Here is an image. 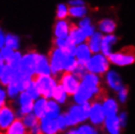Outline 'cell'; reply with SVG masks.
I'll use <instances>...</instances> for the list:
<instances>
[{
    "instance_id": "6da1fadb",
    "label": "cell",
    "mask_w": 135,
    "mask_h": 134,
    "mask_svg": "<svg viewBox=\"0 0 135 134\" xmlns=\"http://www.w3.org/2000/svg\"><path fill=\"white\" fill-rule=\"evenodd\" d=\"M91 104L87 102L82 105H73L70 107L69 111L65 113L67 119L68 126L69 125H76L81 121L87 119L90 116Z\"/></svg>"
},
{
    "instance_id": "7a4b0ae2",
    "label": "cell",
    "mask_w": 135,
    "mask_h": 134,
    "mask_svg": "<svg viewBox=\"0 0 135 134\" xmlns=\"http://www.w3.org/2000/svg\"><path fill=\"white\" fill-rule=\"evenodd\" d=\"M32 80L36 83L38 91L43 98L53 97L55 88L57 87V82L54 77L51 75H40V74H34L32 76Z\"/></svg>"
},
{
    "instance_id": "3957f363",
    "label": "cell",
    "mask_w": 135,
    "mask_h": 134,
    "mask_svg": "<svg viewBox=\"0 0 135 134\" xmlns=\"http://www.w3.org/2000/svg\"><path fill=\"white\" fill-rule=\"evenodd\" d=\"M68 57L69 56L60 48L53 47L50 50L48 58L50 62L51 71L55 76L58 74L62 75V74L65 71V64H66Z\"/></svg>"
},
{
    "instance_id": "277c9868",
    "label": "cell",
    "mask_w": 135,
    "mask_h": 134,
    "mask_svg": "<svg viewBox=\"0 0 135 134\" xmlns=\"http://www.w3.org/2000/svg\"><path fill=\"white\" fill-rule=\"evenodd\" d=\"M110 63L117 66H128L135 62V48L133 46H126L118 52L112 53L108 57Z\"/></svg>"
},
{
    "instance_id": "5b68a950",
    "label": "cell",
    "mask_w": 135,
    "mask_h": 134,
    "mask_svg": "<svg viewBox=\"0 0 135 134\" xmlns=\"http://www.w3.org/2000/svg\"><path fill=\"white\" fill-rule=\"evenodd\" d=\"M109 64L110 61L108 57H106L102 53L94 54L86 64V69L88 73H92L95 74H104L109 71Z\"/></svg>"
},
{
    "instance_id": "8992f818",
    "label": "cell",
    "mask_w": 135,
    "mask_h": 134,
    "mask_svg": "<svg viewBox=\"0 0 135 134\" xmlns=\"http://www.w3.org/2000/svg\"><path fill=\"white\" fill-rule=\"evenodd\" d=\"M81 81L73 73L64 71L59 78V84L64 87L68 95H74L80 86Z\"/></svg>"
},
{
    "instance_id": "52a82bcc",
    "label": "cell",
    "mask_w": 135,
    "mask_h": 134,
    "mask_svg": "<svg viewBox=\"0 0 135 134\" xmlns=\"http://www.w3.org/2000/svg\"><path fill=\"white\" fill-rule=\"evenodd\" d=\"M37 57H38V53L35 51H30L25 54L21 62L20 71L27 75L33 76L36 74Z\"/></svg>"
},
{
    "instance_id": "ba28073f",
    "label": "cell",
    "mask_w": 135,
    "mask_h": 134,
    "mask_svg": "<svg viewBox=\"0 0 135 134\" xmlns=\"http://www.w3.org/2000/svg\"><path fill=\"white\" fill-rule=\"evenodd\" d=\"M98 93H99L98 91L92 89L91 87H89V86H87V85H85V84H83L81 82L78 92L74 95V101L78 105H82L84 104V103H87L88 101L90 100L93 96L95 97Z\"/></svg>"
},
{
    "instance_id": "9c48e42d",
    "label": "cell",
    "mask_w": 135,
    "mask_h": 134,
    "mask_svg": "<svg viewBox=\"0 0 135 134\" xmlns=\"http://www.w3.org/2000/svg\"><path fill=\"white\" fill-rule=\"evenodd\" d=\"M90 121L95 125H101L105 121L106 117V112L104 110L103 104L100 102H92L91 110H90Z\"/></svg>"
},
{
    "instance_id": "30bf717a",
    "label": "cell",
    "mask_w": 135,
    "mask_h": 134,
    "mask_svg": "<svg viewBox=\"0 0 135 134\" xmlns=\"http://www.w3.org/2000/svg\"><path fill=\"white\" fill-rule=\"evenodd\" d=\"M17 117H15V113H14L13 109L9 106H3L1 107L0 110V126H1V130L4 131L13 123L14 121Z\"/></svg>"
},
{
    "instance_id": "8fae6325",
    "label": "cell",
    "mask_w": 135,
    "mask_h": 134,
    "mask_svg": "<svg viewBox=\"0 0 135 134\" xmlns=\"http://www.w3.org/2000/svg\"><path fill=\"white\" fill-rule=\"evenodd\" d=\"M33 99L30 96V94L27 91L21 92L19 102H20V116L24 117L27 114H31V112L33 110Z\"/></svg>"
},
{
    "instance_id": "7c38bea8",
    "label": "cell",
    "mask_w": 135,
    "mask_h": 134,
    "mask_svg": "<svg viewBox=\"0 0 135 134\" xmlns=\"http://www.w3.org/2000/svg\"><path fill=\"white\" fill-rule=\"evenodd\" d=\"M17 71L6 63H0V81L3 86H8L13 81Z\"/></svg>"
},
{
    "instance_id": "4fadbf2b",
    "label": "cell",
    "mask_w": 135,
    "mask_h": 134,
    "mask_svg": "<svg viewBox=\"0 0 135 134\" xmlns=\"http://www.w3.org/2000/svg\"><path fill=\"white\" fill-rule=\"evenodd\" d=\"M71 26L70 23L66 20H57L53 27L54 35L57 38H64L67 39L70 35Z\"/></svg>"
},
{
    "instance_id": "5bb4252c",
    "label": "cell",
    "mask_w": 135,
    "mask_h": 134,
    "mask_svg": "<svg viewBox=\"0 0 135 134\" xmlns=\"http://www.w3.org/2000/svg\"><path fill=\"white\" fill-rule=\"evenodd\" d=\"M104 126L110 134H120V121L117 114H109L106 117L104 121Z\"/></svg>"
},
{
    "instance_id": "9a60e30c",
    "label": "cell",
    "mask_w": 135,
    "mask_h": 134,
    "mask_svg": "<svg viewBox=\"0 0 135 134\" xmlns=\"http://www.w3.org/2000/svg\"><path fill=\"white\" fill-rule=\"evenodd\" d=\"M91 50L88 46L87 42L78 45L75 58H76V60L79 64L86 65L88 63V61L91 59Z\"/></svg>"
},
{
    "instance_id": "2e32d148",
    "label": "cell",
    "mask_w": 135,
    "mask_h": 134,
    "mask_svg": "<svg viewBox=\"0 0 135 134\" xmlns=\"http://www.w3.org/2000/svg\"><path fill=\"white\" fill-rule=\"evenodd\" d=\"M50 74H52V71H51L49 58L42 55V54H38L36 65V74H35L50 75Z\"/></svg>"
},
{
    "instance_id": "e0dca14e",
    "label": "cell",
    "mask_w": 135,
    "mask_h": 134,
    "mask_svg": "<svg viewBox=\"0 0 135 134\" xmlns=\"http://www.w3.org/2000/svg\"><path fill=\"white\" fill-rule=\"evenodd\" d=\"M106 81L109 86L115 91H119L124 87L122 84V78L115 70H109L106 74Z\"/></svg>"
},
{
    "instance_id": "ac0fdd59",
    "label": "cell",
    "mask_w": 135,
    "mask_h": 134,
    "mask_svg": "<svg viewBox=\"0 0 135 134\" xmlns=\"http://www.w3.org/2000/svg\"><path fill=\"white\" fill-rule=\"evenodd\" d=\"M41 131L43 134H57L59 130V126L57 123V119H52L49 117H43L40 121Z\"/></svg>"
},
{
    "instance_id": "d6986e66",
    "label": "cell",
    "mask_w": 135,
    "mask_h": 134,
    "mask_svg": "<svg viewBox=\"0 0 135 134\" xmlns=\"http://www.w3.org/2000/svg\"><path fill=\"white\" fill-rule=\"evenodd\" d=\"M71 42H74L75 45H79V44L84 43L88 38L85 35L84 31L82 28L79 27H75L74 25H71V31H70V35L68 37Z\"/></svg>"
},
{
    "instance_id": "ffe728a7",
    "label": "cell",
    "mask_w": 135,
    "mask_h": 134,
    "mask_svg": "<svg viewBox=\"0 0 135 134\" xmlns=\"http://www.w3.org/2000/svg\"><path fill=\"white\" fill-rule=\"evenodd\" d=\"M103 37H104V35L102 34V32L96 31L92 36H90L87 39V44L90 48V50H91V53L98 54L101 51Z\"/></svg>"
},
{
    "instance_id": "44dd1931",
    "label": "cell",
    "mask_w": 135,
    "mask_h": 134,
    "mask_svg": "<svg viewBox=\"0 0 135 134\" xmlns=\"http://www.w3.org/2000/svg\"><path fill=\"white\" fill-rule=\"evenodd\" d=\"M118 37L114 34H107L103 37L101 46V52L106 57H109L112 54V46L117 43Z\"/></svg>"
},
{
    "instance_id": "7402d4cb",
    "label": "cell",
    "mask_w": 135,
    "mask_h": 134,
    "mask_svg": "<svg viewBox=\"0 0 135 134\" xmlns=\"http://www.w3.org/2000/svg\"><path fill=\"white\" fill-rule=\"evenodd\" d=\"M1 134H27L26 131V125H25L23 119L17 117L14 122L7 128L5 132L2 131Z\"/></svg>"
},
{
    "instance_id": "603a6c76",
    "label": "cell",
    "mask_w": 135,
    "mask_h": 134,
    "mask_svg": "<svg viewBox=\"0 0 135 134\" xmlns=\"http://www.w3.org/2000/svg\"><path fill=\"white\" fill-rule=\"evenodd\" d=\"M47 102L45 98L37 99L33 106V113L38 118L42 119L46 117V110H47Z\"/></svg>"
},
{
    "instance_id": "cb8c5ba5",
    "label": "cell",
    "mask_w": 135,
    "mask_h": 134,
    "mask_svg": "<svg viewBox=\"0 0 135 134\" xmlns=\"http://www.w3.org/2000/svg\"><path fill=\"white\" fill-rule=\"evenodd\" d=\"M98 27L101 32L106 34V35H107V34H112L115 31V27H117V23L115 21L111 20V19H103L99 22Z\"/></svg>"
},
{
    "instance_id": "d4e9b609",
    "label": "cell",
    "mask_w": 135,
    "mask_h": 134,
    "mask_svg": "<svg viewBox=\"0 0 135 134\" xmlns=\"http://www.w3.org/2000/svg\"><path fill=\"white\" fill-rule=\"evenodd\" d=\"M60 107L56 101H48L47 110H46V117L52 119H56L60 114Z\"/></svg>"
},
{
    "instance_id": "484cf974",
    "label": "cell",
    "mask_w": 135,
    "mask_h": 134,
    "mask_svg": "<svg viewBox=\"0 0 135 134\" xmlns=\"http://www.w3.org/2000/svg\"><path fill=\"white\" fill-rule=\"evenodd\" d=\"M103 107H104V110L106 112V116L115 114L118 110V103L114 99H111V98H107L103 102Z\"/></svg>"
},
{
    "instance_id": "4316f807",
    "label": "cell",
    "mask_w": 135,
    "mask_h": 134,
    "mask_svg": "<svg viewBox=\"0 0 135 134\" xmlns=\"http://www.w3.org/2000/svg\"><path fill=\"white\" fill-rule=\"evenodd\" d=\"M23 121H24L26 127L31 129L36 125H40L41 121L40 118H38L34 114H27L23 117Z\"/></svg>"
},
{
    "instance_id": "83f0119b",
    "label": "cell",
    "mask_w": 135,
    "mask_h": 134,
    "mask_svg": "<svg viewBox=\"0 0 135 134\" xmlns=\"http://www.w3.org/2000/svg\"><path fill=\"white\" fill-rule=\"evenodd\" d=\"M22 59H23V56H22V54H21L20 52H18V51H15V52H14V54L12 55V57H11L9 60L7 61L6 64H8L9 66H11V67L13 68L14 70H15L18 73V71L20 70Z\"/></svg>"
},
{
    "instance_id": "f1b7e54d",
    "label": "cell",
    "mask_w": 135,
    "mask_h": 134,
    "mask_svg": "<svg viewBox=\"0 0 135 134\" xmlns=\"http://www.w3.org/2000/svg\"><path fill=\"white\" fill-rule=\"evenodd\" d=\"M68 94L66 92V90L64 89V87L62 86L61 84H58L57 87L55 88L54 93H53V98L54 100L57 102V103H60V104H63L66 102V99H67Z\"/></svg>"
},
{
    "instance_id": "f546056e",
    "label": "cell",
    "mask_w": 135,
    "mask_h": 134,
    "mask_svg": "<svg viewBox=\"0 0 135 134\" xmlns=\"http://www.w3.org/2000/svg\"><path fill=\"white\" fill-rule=\"evenodd\" d=\"M87 13L85 6H71L69 8V14L74 18H84Z\"/></svg>"
},
{
    "instance_id": "4dcf8cb0",
    "label": "cell",
    "mask_w": 135,
    "mask_h": 134,
    "mask_svg": "<svg viewBox=\"0 0 135 134\" xmlns=\"http://www.w3.org/2000/svg\"><path fill=\"white\" fill-rule=\"evenodd\" d=\"M20 39L16 34H6V41H5V46L11 48L12 50H17L19 49V45H20Z\"/></svg>"
},
{
    "instance_id": "1f68e13d",
    "label": "cell",
    "mask_w": 135,
    "mask_h": 134,
    "mask_svg": "<svg viewBox=\"0 0 135 134\" xmlns=\"http://www.w3.org/2000/svg\"><path fill=\"white\" fill-rule=\"evenodd\" d=\"M68 15H70V14H69V8L67 7V5L64 3L58 4L57 10H56L57 20H64L67 18Z\"/></svg>"
},
{
    "instance_id": "d6a6232c",
    "label": "cell",
    "mask_w": 135,
    "mask_h": 134,
    "mask_svg": "<svg viewBox=\"0 0 135 134\" xmlns=\"http://www.w3.org/2000/svg\"><path fill=\"white\" fill-rule=\"evenodd\" d=\"M14 52H15V51L12 50L9 47H7V46L2 47L1 50H0V62H1V63H7V61L12 57V55L14 54Z\"/></svg>"
},
{
    "instance_id": "836d02e7",
    "label": "cell",
    "mask_w": 135,
    "mask_h": 134,
    "mask_svg": "<svg viewBox=\"0 0 135 134\" xmlns=\"http://www.w3.org/2000/svg\"><path fill=\"white\" fill-rule=\"evenodd\" d=\"M78 62L75 57H68L66 64H65V71L68 73H74V70H75V68L78 67Z\"/></svg>"
},
{
    "instance_id": "e575fe53",
    "label": "cell",
    "mask_w": 135,
    "mask_h": 134,
    "mask_svg": "<svg viewBox=\"0 0 135 134\" xmlns=\"http://www.w3.org/2000/svg\"><path fill=\"white\" fill-rule=\"evenodd\" d=\"M27 92L30 94V96H31L33 100L38 99V97L40 96V93H39V91H38V88H37V86H36V83H35L33 80H31L30 86H28L27 89Z\"/></svg>"
},
{
    "instance_id": "d590c367",
    "label": "cell",
    "mask_w": 135,
    "mask_h": 134,
    "mask_svg": "<svg viewBox=\"0 0 135 134\" xmlns=\"http://www.w3.org/2000/svg\"><path fill=\"white\" fill-rule=\"evenodd\" d=\"M78 134H97V130L91 125L84 124L78 129Z\"/></svg>"
},
{
    "instance_id": "8d00e7d4",
    "label": "cell",
    "mask_w": 135,
    "mask_h": 134,
    "mask_svg": "<svg viewBox=\"0 0 135 134\" xmlns=\"http://www.w3.org/2000/svg\"><path fill=\"white\" fill-rule=\"evenodd\" d=\"M7 92H8L11 99H14V98H16V96H17L18 93L20 92V90H19V88H18L17 84L15 83L14 81H12V82L7 86Z\"/></svg>"
},
{
    "instance_id": "74e56055",
    "label": "cell",
    "mask_w": 135,
    "mask_h": 134,
    "mask_svg": "<svg viewBox=\"0 0 135 134\" xmlns=\"http://www.w3.org/2000/svg\"><path fill=\"white\" fill-rule=\"evenodd\" d=\"M56 119H57V123H58V126H59V130L60 131L65 130L66 127L68 126L67 119H66V114H60Z\"/></svg>"
},
{
    "instance_id": "f35d334b",
    "label": "cell",
    "mask_w": 135,
    "mask_h": 134,
    "mask_svg": "<svg viewBox=\"0 0 135 134\" xmlns=\"http://www.w3.org/2000/svg\"><path fill=\"white\" fill-rule=\"evenodd\" d=\"M127 94H128V88L123 87L122 89L118 91V99L122 103H124L126 98H127Z\"/></svg>"
},
{
    "instance_id": "ab89813d",
    "label": "cell",
    "mask_w": 135,
    "mask_h": 134,
    "mask_svg": "<svg viewBox=\"0 0 135 134\" xmlns=\"http://www.w3.org/2000/svg\"><path fill=\"white\" fill-rule=\"evenodd\" d=\"M90 25H91V20L87 17H84L79 21V23H78V27H87V26H90Z\"/></svg>"
},
{
    "instance_id": "60d3db41",
    "label": "cell",
    "mask_w": 135,
    "mask_h": 134,
    "mask_svg": "<svg viewBox=\"0 0 135 134\" xmlns=\"http://www.w3.org/2000/svg\"><path fill=\"white\" fill-rule=\"evenodd\" d=\"M69 4L71 6H84L85 2L83 0H70Z\"/></svg>"
},
{
    "instance_id": "b9f144b4",
    "label": "cell",
    "mask_w": 135,
    "mask_h": 134,
    "mask_svg": "<svg viewBox=\"0 0 135 134\" xmlns=\"http://www.w3.org/2000/svg\"><path fill=\"white\" fill-rule=\"evenodd\" d=\"M6 92L4 89H1L0 91V104H1V107L5 106V100H6Z\"/></svg>"
},
{
    "instance_id": "7bdbcfd3",
    "label": "cell",
    "mask_w": 135,
    "mask_h": 134,
    "mask_svg": "<svg viewBox=\"0 0 135 134\" xmlns=\"http://www.w3.org/2000/svg\"><path fill=\"white\" fill-rule=\"evenodd\" d=\"M5 41H6V35H5V34L3 32V30H1V31H0V46H1V48L4 47Z\"/></svg>"
},
{
    "instance_id": "ee69618b",
    "label": "cell",
    "mask_w": 135,
    "mask_h": 134,
    "mask_svg": "<svg viewBox=\"0 0 135 134\" xmlns=\"http://www.w3.org/2000/svg\"><path fill=\"white\" fill-rule=\"evenodd\" d=\"M119 121H120L122 125H124L125 121H126V114H125V113H122V114H120V116H119Z\"/></svg>"
},
{
    "instance_id": "f6af8a7d",
    "label": "cell",
    "mask_w": 135,
    "mask_h": 134,
    "mask_svg": "<svg viewBox=\"0 0 135 134\" xmlns=\"http://www.w3.org/2000/svg\"><path fill=\"white\" fill-rule=\"evenodd\" d=\"M67 134H78V130H75V129H71V130H70L69 132H67Z\"/></svg>"
}]
</instances>
